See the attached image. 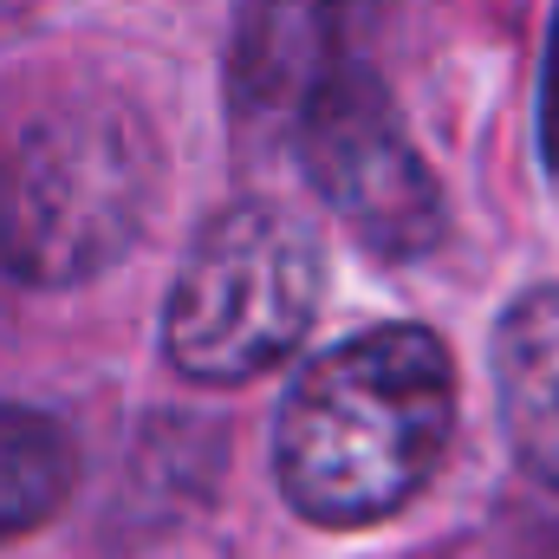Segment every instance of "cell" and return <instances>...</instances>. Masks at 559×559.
<instances>
[{
    "instance_id": "cell-1",
    "label": "cell",
    "mask_w": 559,
    "mask_h": 559,
    "mask_svg": "<svg viewBox=\"0 0 559 559\" xmlns=\"http://www.w3.org/2000/svg\"><path fill=\"white\" fill-rule=\"evenodd\" d=\"M455 429V365L436 332L378 325L312 358L274 417V475L293 514L365 527L436 475Z\"/></svg>"
},
{
    "instance_id": "cell-2",
    "label": "cell",
    "mask_w": 559,
    "mask_h": 559,
    "mask_svg": "<svg viewBox=\"0 0 559 559\" xmlns=\"http://www.w3.org/2000/svg\"><path fill=\"white\" fill-rule=\"evenodd\" d=\"M156 143L118 98H59L0 131V274L72 286L124 261L150 222Z\"/></svg>"
},
{
    "instance_id": "cell-3",
    "label": "cell",
    "mask_w": 559,
    "mask_h": 559,
    "mask_svg": "<svg viewBox=\"0 0 559 559\" xmlns=\"http://www.w3.org/2000/svg\"><path fill=\"white\" fill-rule=\"evenodd\" d=\"M319 241L280 202H235L222 209L163 306V352L195 384H248L293 358L319 312Z\"/></svg>"
},
{
    "instance_id": "cell-4",
    "label": "cell",
    "mask_w": 559,
    "mask_h": 559,
    "mask_svg": "<svg viewBox=\"0 0 559 559\" xmlns=\"http://www.w3.org/2000/svg\"><path fill=\"white\" fill-rule=\"evenodd\" d=\"M299 163L332 215L378 254L411 261L442 235V189L417 156L397 105L358 66H338L293 118Z\"/></svg>"
},
{
    "instance_id": "cell-5",
    "label": "cell",
    "mask_w": 559,
    "mask_h": 559,
    "mask_svg": "<svg viewBox=\"0 0 559 559\" xmlns=\"http://www.w3.org/2000/svg\"><path fill=\"white\" fill-rule=\"evenodd\" d=\"M345 0H241L235 20V105L254 118H299L338 72Z\"/></svg>"
},
{
    "instance_id": "cell-6",
    "label": "cell",
    "mask_w": 559,
    "mask_h": 559,
    "mask_svg": "<svg viewBox=\"0 0 559 559\" xmlns=\"http://www.w3.org/2000/svg\"><path fill=\"white\" fill-rule=\"evenodd\" d=\"M495 397L514 455L559 488V286L521 293L495 325Z\"/></svg>"
},
{
    "instance_id": "cell-7",
    "label": "cell",
    "mask_w": 559,
    "mask_h": 559,
    "mask_svg": "<svg viewBox=\"0 0 559 559\" xmlns=\"http://www.w3.org/2000/svg\"><path fill=\"white\" fill-rule=\"evenodd\" d=\"M79 481L72 436L26 404H0V540L33 534L66 508Z\"/></svg>"
},
{
    "instance_id": "cell-8",
    "label": "cell",
    "mask_w": 559,
    "mask_h": 559,
    "mask_svg": "<svg viewBox=\"0 0 559 559\" xmlns=\"http://www.w3.org/2000/svg\"><path fill=\"white\" fill-rule=\"evenodd\" d=\"M540 150L559 176V7H554V33H547V72H540Z\"/></svg>"
},
{
    "instance_id": "cell-9",
    "label": "cell",
    "mask_w": 559,
    "mask_h": 559,
    "mask_svg": "<svg viewBox=\"0 0 559 559\" xmlns=\"http://www.w3.org/2000/svg\"><path fill=\"white\" fill-rule=\"evenodd\" d=\"M39 0H0V20H20V13H33Z\"/></svg>"
}]
</instances>
